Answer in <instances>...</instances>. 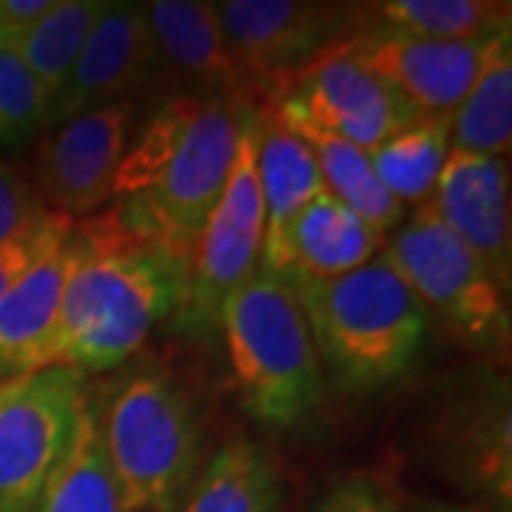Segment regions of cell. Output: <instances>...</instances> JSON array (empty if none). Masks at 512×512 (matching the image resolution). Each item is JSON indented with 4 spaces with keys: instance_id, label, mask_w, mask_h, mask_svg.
<instances>
[{
    "instance_id": "cell-1",
    "label": "cell",
    "mask_w": 512,
    "mask_h": 512,
    "mask_svg": "<svg viewBox=\"0 0 512 512\" xmlns=\"http://www.w3.org/2000/svg\"><path fill=\"white\" fill-rule=\"evenodd\" d=\"M49 367L111 370L183 308L188 262L128 228L117 205L74 222Z\"/></svg>"
},
{
    "instance_id": "cell-2",
    "label": "cell",
    "mask_w": 512,
    "mask_h": 512,
    "mask_svg": "<svg viewBox=\"0 0 512 512\" xmlns=\"http://www.w3.org/2000/svg\"><path fill=\"white\" fill-rule=\"evenodd\" d=\"M285 276L339 387L376 390L419 359L430 316L384 254L336 279Z\"/></svg>"
},
{
    "instance_id": "cell-3",
    "label": "cell",
    "mask_w": 512,
    "mask_h": 512,
    "mask_svg": "<svg viewBox=\"0 0 512 512\" xmlns=\"http://www.w3.org/2000/svg\"><path fill=\"white\" fill-rule=\"evenodd\" d=\"M228 362L245 416L291 430L322 402L325 379L288 276L256 268L220 311Z\"/></svg>"
},
{
    "instance_id": "cell-4",
    "label": "cell",
    "mask_w": 512,
    "mask_h": 512,
    "mask_svg": "<svg viewBox=\"0 0 512 512\" xmlns=\"http://www.w3.org/2000/svg\"><path fill=\"white\" fill-rule=\"evenodd\" d=\"M97 419L123 510H177L200 461V421L183 387L165 373H134Z\"/></svg>"
},
{
    "instance_id": "cell-5",
    "label": "cell",
    "mask_w": 512,
    "mask_h": 512,
    "mask_svg": "<svg viewBox=\"0 0 512 512\" xmlns=\"http://www.w3.org/2000/svg\"><path fill=\"white\" fill-rule=\"evenodd\" d=\"M404 285L416 293L458 345L504 350L510 342V308L504 288L461 239L424 202L382 251Z\"/></svg>"
},
{
    "instance_id": "cell-6",
    "label": "cell",
    "mask_w": 512,
    "mask_h": 512,
    "mask_svg": "<svg viewBox=\"0 0 512 512\" xmlns=\"http://www.w3.org/2000/svg\"><path fill=\"white\" fill-rule=\"evenodd\" d=\"M239 111L234 100L205 97L154 183L137 197L114 200L134 234L160 242L188 268L237 154Z\"/></svg>"
},
{
    "instance_id": "cell-7",
    "label": "cell",
    "mask_w": 512,
    "mask_h": 512,
    "mask_svg": "<svg viewBox=\"0 0 512 512\" xmlns=\"http://www.w3.org/2000/svg\"><path fill=\"white\" fill-rule=\"evenodd\" d=\"M254 114V109L239 111L237 154L191 256L183 308L177 311V330L188 336L220 328L222 305L259 268L265 208L256 174Z\"/></svg>"
},
{
    "instance_id": "cell-8",
    "label": "cell",
    "mask_w": 512,
    "mask_h": 512,
    "mask_svg": "<svg viewBox=\"0 0 512 512\" xmlns=\"http://www.w3.org/2000/svg\"><path fill=\"white\" fill-rule=\"evenodd\" d=\"M268 100L276 120L319 128L367 154L421 117L407 97L350 52L348 40L285 77Z\"/></svg>"
},
{
    "instance_id": "cell-9",
    "label": "cell",
    "mask_w": 512,
    "mask_h": 512,
    "mask_svg": "<svg viewBox=\"0 0 512 512\" xmlns=\"http://www.w3.org/2000/svg\"><path fill=\"white\" fill-rule=\"evenodd\" d=\"M424 447L436 470L453 484L484 495L495 510L510 512V379L493 370H476L456 379L427 419Z\"/></svg>"
},
{
    "instance_id": "cell-10",
    "label": "cell",
    "mask_w": 512,
    "mask_h": 512,
    "mask_svg": "<svg viewBox=\"0 0 512 512\" xmlns=\"http://www.w3.org/2000/svg\"><path fill=\"white\" fill-rule=\"evenodd\" d=\"M86 402V373L43 367L0 382V512H35Z\"/></svg>"
},
{
    "instance_id": "cell-11",
    "label": "cell",
    "mask_w": 512,
    "mask_h": 512,
    "mask_svg": "<svg viewBox=\"0 0 512 512\" xmlns=\"http://www.w3.org/2000/svg\"><path fill=\"white\" fill-rule=\"evenodd\" d=\"M217 15L239 69L265 92L345 43L365 18L362 6L305 0H228Z\"/></svg>"
},
{
    "instance_id": "cell-12",
    "label": "cell",
    "mask_w": 512,
    "mask_h": 512,
    "mask_svg": "<svg viewBox=\"0 0 512 512\" xmlns=\"http://www.w3.org/2000/svg\"><path fill=\"white\" fill-rule=\"evenodd\" d=\"M131 120L134 106L120 100L77 114L37 140L32 185L46 211L80 222L114 200V180L128 148Z\"/></svg>"
},
{
    "instance_id": "cell-13",
    "label": "cell",
    "mask_w": 512,
    "mask_h": 512,
    "mask_svg": "<svg viewBox=\"0 0 512 512\" xmlns=\"http://www.w3.org/2000/svg\"><path fill=\"white\" fill-rule=\"evenodd\" d=\"M490 37L427 40L382 23L365 26L362 18V26L348 37V49L407 97L419 114H453L476 80Z\"/></svg>"
},
{
    "instance_id": "cell-14",
    "label": "cell",
    "mask_w": 512,
    "mask_h": 512,
    "mask_svg": "<svg viewBox=\"0 0 512 512\" xmlns=\"http://www.w3.org/2000/svg\"><path fill=\"white\" fill-rule=\"evenodd\" d=\"M160 63L163 57L151 35L146 6L106 3V12L86 37L72 74L52 100L49 128L63 126L77 114L126 100L128 92L151 80Z\"/></svg>"
},
{
    "instance_id": "cell-15",
    "label": "cell",
    "mask_w": 512,
    "mask_h": 512,
    "mask_svg": "<svg viewBox=\"0 0 512 512\" xmlns=\"http://www.w3.org/2000/svg\"><path fill=\"white\" fill-rule=\"evenodd\" d=\"M427 205L507 291L512 276L507 163L498 157L450 148L436 191Z\"/></svg>"
},
{
    "instance_id": "cell-16",
    "label": "cell",
    "mask_w": 512,
    "mask_h": 512,
    "mask_svg": "<svg viewBox=\"0 0 512 512\" xmlns=\"http://www.w3.org/2000/svg\"><path fill=\"white\" fill-rule=\"evenodd\" d=\"M256 174L265 208L259 268L271 274H291V231L302 208L325 191V180L311 148L282 126L271 111L254 114Z\"/></svg>"
},
{
    "instance_id": "cell-17",
    "label": "cell",
    "mask_w": 512,
    "mask_h": 512,
    "mask_svg": "<svg viewBox=\"0 0 512 512\" xmlns=\"http://www.w3.org/2000/svg\"><path fill=\"white\" fill-rule=\"evenodd\" d=\"M146 6L148 26L157 40L160 57L174 69L202 83L211 97L234 100L251 92L237 57L222 32L214 3L200 0H154Z\"/></svg>"
},
{
    "instance_id": "cell-18",
    "label": "cell",
    "mask_w": 512,
    "mask_h": 512,
    "mask_svg": "<svg viewBox=\"0 0 512 512\" xmlns=\"http://www.w3.org/2000/svg\"><path fill=\"white\" fill-rule=\"evenodd\" d=\"M72 259L66 237L0 299V382L49 367V345Z\"/></svg>"
},
{
    "instance_id": "cell-19",
    "label": "cell",
    "mask_w": 512,
    "mask_h": 512,
    "mask_svg": "<svg viewBox=\"0 0 512 512\" xmlns=\"http://www.w3.org/2000/svg\"><path fill=\"white\" fill-rule=\"evenodd\" d=\"M384 237L328 191L316 194L291 231V274L336 279L367 265Z\"/></svg>"
},
{
    "instance_id": "cell-20",
    "label": "cell",
    "mask_w": 512,
    "mask_h": 512,
    "mask_svg": "<svg viewBox=\"0 0 512 512\" xmlns=\"http://www.w3.org/2000/svg\"><path fill=\"white\" fill-rule=\"evenodd\" d=\"M35 512H126L120 484L100 439L97 404H92L89 396L40 490Z\"/></svg>"
},
{
    "instance_id": "cell-21",
    "label": "cell",
    "mask_w": 512,
    "mask_h": 512,
    "mask_svg": "<svg viewBox=\"0 0 512 512\" xmlns=\"http://www.w3.org/2000/svg\"><path fill=\"white\" fill-rule=\"evenodd\" d=\"M512 143V29L490 37L481 69L450 117V148L507 157Z\"/></svg>"
},
{
    "instance_id": "cell-22",
    "label": "cell",
    "mask_w": 512,
    "mask_h": 512,
    "mask_svg": "<svg viewBox=\"0 0 512 512\" xmlns=\"http://www.w3.org/2000/svg\"><path fill=\"white\" fill-rule=\"evenodd\" d=\"M282 481L271 456L248 439L222 444L188 493L183 512H279Z\"/></svg>"
},
{
    "instance_id": "cell-23",
    "label": "cell",
    "mask_w": 512,
    "mask_h": 512,
    "mask_svg": "<svg viewBox=\"0 0 512 512\" xmlns=\"http://www.w3.org/2000/svg\"><path fill=\"white\" fill-rule=\"evenodd\" d=\"M282 126L291 128L293 134L302 137V143L311 148L319 174L325 180V191L333 200L348 205L356 217H362L382 237L402 225L404 205L393 200L390 191L379 183L367 151L313 126H302V123H282Z\"/></svg>"
},
{
    "instance_id": "cell-24",
    "label": "cell",
    "mask_w": 512,
    "mask_h": 512,
    "mask_svg": "<svg viewBox=\"0 0 512 512\" xmlns=\"http://www.w3.org/2000/svg\"><path fill=\"white\" fill-rule=\"evenodd\" d=\"M450 117L453 114H421L419 120L370 151L379 183L404 208L410 202L424 205L433 197L444 160L450 154Z\"/></svg>"
},
{
    "instance_id": "cell-25",
    "label": "cell",
    "mask_w": 512,
    "mask_h": 512,
    "mask_svg": "<svg viewBox=\"0 0 512 512\" xmlns=\"http://www.w3.org/2000/svg\"><path fill=\"white\" fill-rule=\"evenodd\" d=\"M103 12L106 0H55L49 12L9 46L26 63V69L35 74L49 100H55L63 89L86 37L92 35L94 23Z\"/></svg>"
},
{
    "instance_id": "cell-26",
    "label": "cell",
    "mask_w": 512,
    "mask_h": 512,
    "mask_svg": "<svg viewBox=\"0 0 512 512\" xmlns=\"http://www.w3.org/2000/svg\"><path fill=\"white\" fill-rule=\"evenodd\" d=\"M367 18L427 40H481L510 26V3L495 0H384L365 6Z\"/></svg>"
},
{
    "instance_id": "cell-27",
    "label": "cell",
    "mask_w": 512,
    "mask_h": 512,
    "mask_svg": "<svg viewBox=\"0 0 512 512\" xmlns=\"http://www.w3.org/2000/svg\"><path fill=\"white\" fill-rule=\"evenodd\" d=\"M52 100L12 49H0V151L40 140L49 128Z\"/></svg>"
},
{
    "instance_id": "cell-28",
    "label": "cell",
    "mask_w": 512,
    "mask_h": 512,
    "mask_svg": "<svg viewBox=\"0 0 512 512\" xmlns=\"http://www.w3.org/2000/svg\"><path fill=\"white\" fill-rule=\"evenodd\" d=\"M72 220L43 211L35 222L6 242H0V299L18 285L23 276L35 268L49 251H55L72 231Z\"/></svg>"
},
{
    "instance_id": "cell-29",
    "label": "cell",
    "mask_w": 512,
    "mask_h": 512,
    "mask_svg": "<svg viewBox=\"0 0 512 512\" xmlns=\"http://www.w3.org/2000/svg\"><path fill=\"white\" fill-rule=\"evenodd\" d=\"M311 512H404L379 476L353 473L322 495Z\"/></svg>"
},
{
    "instance_id": "cell-30",
    "label": "cell",
    "mask_w": 512,
    "mask_h": 512,
    "mask_svg": "<svg viewBox=\"0 0 512 512\" xmlns=\"http://www.w3.org/2000/svg\"><path fill=\"white\" fill-rule=\"evenodd\" d=\"M43 211L46 208L37 200L32 180L20 174V168L0 160V242L15 237Z\"/></svg>"
},
{
    "instance_id": "cell-31",
    "label": "cell",
    "mask_w": 512,
    "mask_h": 512,
    "mask_svg": "<svg viewBox=\"0 0 512 512\" xmlns=\"http://www.w3.org/2000/svg\"><path fill=\"white\" fill-rule=\"evenodd\" d=\"M55 0H0V49H9L49 12Z\"/></svg>"
},
{
    "instance_id": "cell-32",
    "label": "cell",
    "mask_w": 512,
    "mask_h": 512,
    "mask_svg": "<svg viewBox=\"0 0 512 512\" xmlns=\"http://www.w3.org/2000/svg\"><path fill=\"white\" fill-rule=\"evenodd\" d=\"M404 512H504L495 510V507H478V504H450V501H436V498H427L413 504L410 510Z\"/></svg>"
}]
</instances>
